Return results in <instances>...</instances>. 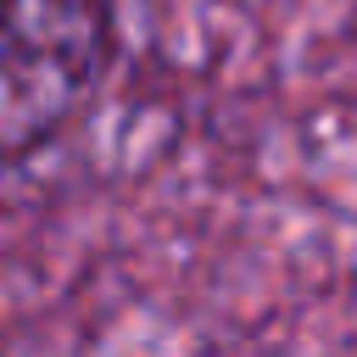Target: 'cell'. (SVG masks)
I'll return each mask as SVG.
<instances>
[{
  "mask_svg": "<svg viewBox=\"0 0 357 357\" xmlns=\"http://www.w3.org/2000/svg\"><path fill=\"white\" fill-rule=\"evenodd\" d=\"M123 61L117 0H6L0 45V156L28 167L89 117Z\"/></svg>",
  "mask_w": 357,
  "mask_h": 357,
  "instance_id": "1",
  "label": "cell"
}]
</instances>
